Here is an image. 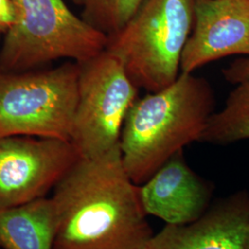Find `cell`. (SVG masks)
Returning a JSON list of instances; mask_svg holds the SVG:
<instances>
[{
  "label": "cell",
  "mask_w": 249,
  "mask_h": 249,
  "mask_svg": "<svg viewBox=\"0 0 249 249\" xmlns=\"http://www.w3.org/2000/svg\"><path fill=\"white\" fill-rule=\"evenodd\" d=\"M53 190V249H147L154 233L119 146L80 157Z\"/></svg>",
  "instance_id": "obj_1"
},
{
  "label": "cell",
  "mask_w": 249,
  "mask_h": 249,
  "mask_svg": "<svg viewBox=\"0 0 249 249\" xmlns=\"http://www.w3.org/2000/svg\"><path fill=\"white\" fill-rule=\"evenodd\" d=\"M214 104L210 83L184 72L169 86L135 101L119 147L124 170L136 185L146 182L185 146L200 141Z\"/></svg>",
  "instance_id": "obj_2"
},
{
  "label": "cell",
  "mask_w": 249,
  "mask_h": 249,
  "mask_svg": "<svg viewBox=\"0 0 249 249\" xmlns=\"http://www.w3.org/2000/svg\"><path fill=\"white\" fill-rule=\"evenodd\" d=\"M194 6L195 0H144L130 20L108 37L106 50L122 62L139 89L154 92L178 79Z\"/></svg>",
  "instance_id": "obj_3"
},
{
  "label": "cell",
  "mask_w": 249,
  "mask_h": 249,
  "mask_svg": "<svg viewBox=\"0 0 249 249\" xmlns=\"http://www.w3.org/2000/svg\"><path fill=\"white\" fill-rule=\"evenodd\" d=\"M15 23L5 34L0 69L24 72L61 58L86 61L104 52L108 37L76 16L64 0H13Z\"/></svg>",
  "instance_id": "obj_4"
},
{
  "label": "cell",
  "mask_w": 249,
  "mask_h": 249,
  "mask_svg": "<svg viewBox=\"0 0 249 249\" xmlns=\"http://www.w3.org/2000/svg\"><path fill=\"white\" fill-rule=\"evenodd\" d=\"M79 64L39 72L0 69V139L12 136L71 142Z\"/></svg>",
  "instance_id": "obj_5"
},
{
  "label": "cell",
  "mask_w": 249,
  "mask_h": 249,
  "mask_svg": "<svg viewBox=\"0 0 249 249\" xmlns=\"http://www.w3.org/2000/svg\"><path fill=\"white\" fill-rule=\"evenodd\" d=\"M78 64L71 142L81 158H92L119 146L125 117L140 89L122 62L107 50Z\"/></svg>",
  "instance_id": "obj_6"
},
{
  "label": "cell",
  "mask_w": 249,
  "mask_h": 249,
  "mask_svg": "<svg viewBox=\"0 0 249 249\" xmlns=\"http://www.w3.org/2000/svg\"><path fill=\"white\" fill-rule=\"evenodd\" d=\"M80 158L70 141L31 136L1 138L0 209L45 197Z\"/></svg>",
  "instance_id": "obj_7"
},
{
  "label": "cell",
  "mask_w": 249,
  "mask_h": 249,
  "mask_svg": "<svg viewBox=\"0 0 249 249\" xmlns=\"http://www.w3.org/2000/svg\"><path fill=\"white\" fill-rule=\"evenodd\" d=\"M233 54L249 57V0H195L194 25L180 71Z\"/></svg>",
  "instance_id": "obj_8"
},
{
  "label": "cell",
  "mask_w": 249,
  "mask_h": 249,
  "mask_svg": "<svg viewBox=\"0 0 249 249\" xmlns=\"http://www.w3.org/2000/svg\"><path fill=\"white\" fill-rule=\"evenodd\" d=\"M213 191L188 166L181 151L139 186V197L147 216L182 225L195 222L209 210Z\"/></svg>",
  "instance_id": "obj_9"
},
{
  "label": "cell",
  "mask_w": 249,
  "mask_h": 249,
  "mask_svg": "<svg viewBox=\"0 0 249 249\" xmlns=\"http://www.w3.org/2000/svg\"><path fill=\"white\" fill-rule=\"evenodd\" d=\"M249 224V194L242 190L219 200L193 223L166 224L147 249H246Z\"/></svg>",
  "instance_id": "obj_10"
},
{
  "label": "cell",
  "mask_w": 249,
  "mask_h": 249,
  "mask_svg": "<svg viewBox=\"0 0 249 249\" xmlns=\"http://www.w3.org/2000/svg\"><path fill=\"white\" fill-rule=\"evenodd\" d=\"M56 213L52 197L0 209V248L53 249Z\"/></svg>",
  "instance_id": "obj_11"
},
{
  "label": "cell",
  "mask_w": 249,
  "mask_h": 249,
  "mask_svg": "<svg viewBox=\"0 0 249 249\" xmlns=\"http://www.w3.org/2000/svg\"><path fill=\"white\" fill-rule=\"evenodd\" d=\"M236 85L223 109L210 116L199 142L226 145L249 140V80Z\"/></svg>",
  "instance_id": "obj_12"
},
{
  "label": "cell",
  "mask_w": 249,
  "mask_h": 249,
  "mask_svg": "<svg viewBox=\"0 0 249 249\" xmlns=\"http://www.w3.org/2000/svg\"><path fill=\"white\" fill-rule=\"evenodd\" d=\"M82 9V18L107 37L130 20L144 0H71Z\"/></svg>",
  "instance_id": "obj_13"
},
{
  "label": "cell",
  "mask_w": 249,
  "mask_h": 249,
  "mask_svg": "<svg viewBox=\"0 0 249 249\" xmlns=\"http://www.w3.org/2000/svg\"><path fill=\"white\" fill-rule=\"evenodd\" d=\"M225 80L232 84L249 80V57H243L225 68L223 71Z\"/></svg>",
  "instance_id": "obj_14"
},
{
  "label": "cell",
  "mask_w": 249,
  "mask_h": 249,
  "mask_svg": "<svg viewBox=\"0 0 249 249\" xmlns=\"http://www.w3.org/2000/svg\"><path fill=\"white\" fill-rule=\"evenodd\" d=\"M17 18V9L13 0H0V32H7Z\"/></svg>",
  "instance_id": "obj_15"
},
{
  "label": "cell",
  "mask_w": 249,
  "mask_h": 249,
  "mask_svg": "<svg viewBox=\"0 0 249 249\" xmlns=\"http://www.w3.org/2000/svg\"><path fill=\"white\" fill-rule=\"evenodd\" d=\"M246 249H249V224L247 231V238H246Z\"/></svg>",
  "instance_id": "obj_16"
}]
</instances>
